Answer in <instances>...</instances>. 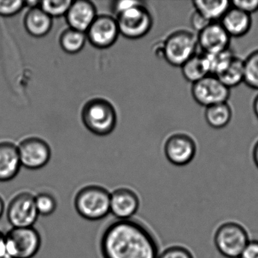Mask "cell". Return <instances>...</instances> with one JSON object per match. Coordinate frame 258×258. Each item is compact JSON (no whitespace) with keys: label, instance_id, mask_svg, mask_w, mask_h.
Wrapping results in <instances>:
<instances>
[{"label":"cell","instance_id":"cell-1","mask_svg":"<svg viewBox=\"0 0 258 258\" xmlns=\"http://www.w3.org/2000/svg\"><path fill=\"white\" fill-rule=\"evenodd\" d=\"M102 258H158L159 247L150 229L138 220H116L99 240Z\"/></svg>","mask_w":258,"mask_h":258},{"label":"cell","instance_id":"cell-2","mask_svg":"<svg viewBox=\"0 0 258 258\" xmlns=\"http://www.w3.org/2000/svg\"><path fill=\"white\" fill-rule=\"evenodd\" d=\"M197 35L189 30L179 29L170 33L157 49V54L170 66L180 68L197 53Z\"/></svg>","mask_w":258,"mask_h":258},{"label":"cell","instance_id":"cell-3","mask_svg":"<svg viewBox=\"0 0 258 258\" xmlns=\"http://www.w3.org/2000/svg\"><path fill=\"white\" fill-rule=\"evenodd\" d=\"M111 192L99 185H89L77 192L74 205L77 213L89 221H99L110 214Z\"/></svg>","mask_w":258,"mask_h":258},{"label":"cell","instance_id":"cell-4","mask_svg":"<svg viewBox=\"0 0 258 258\" xmlns=\"http://www.w3.org/2000/svg\"><path fill=\"white\" fill-rule=\"evenodd\" d=\"M83 123L95 135H109L117 124L115 108L106 99L96 98L87 102L81 112Z\"/></svg>","mask_w":258,"mask_h":258},{"label":"cell","instance_id":"cell-5","mask_svg":"<svg viewBox=\"0 0 258 258\" xmlns=\"http://www.w3.org/2000/svg\"><path fill=\"white\" fill-rule=\"evenodd\" d=\"M5 241L8 258H34L42 245L41 235L34 226L12 228L5 234Z\"/></svg>","mask_w":258,"mask_h":258},{"label":"cell","instance_id":"cell-6","mask_svg":"<svg viewBox=\"0 0 258 258\" xmlns=\"http://www.w3.org/2000/svg\"><path fill=\"white\" fill-rule=\"evenodd\" d=\"M249 241L247 230L235 222L220 225L214 235L216 248L227 258L239 257Z\"/></svg>","mask_w":258,"mask_h":258},{"label":"cell","instance_id":"cell-7","mask_svg":"<svg viewBox=\"0 0 258 258\" xmlns=\"http://www.w3.org/2000/svg\"><path fill=\"white\" fill-rule=\"evenodd\" d=\"M116 21L120 34L132 40L145 37L153 25L152 15L141 2L117 15Z\"/></svg>","mask_w":258,"mask_h":258},{"label":"cell","instance_id":"cell-8","mask_svg":"<svg viewBox=\"0 0 258 258\" xmlns=\"http://www.w3.org/2000/svg\"><path fill=\"white\" fill-rule=\"evenodd\" d=\"M34 196L28 191H22L11 199L7 206V217L13 228L34 226L39 217Z\"/></svg>","mask_w":258,"mask_h":258},{"label":"cell","instance_id":"cell-9","mask_svg":"<svg viewBox=\"0 0 258 258\" xmlns=\"http://www.w3.org/2000/svg\"><path fill=\"white\" fill-rule=\"evenodd\" d=\"M191 93L196 103L208 108L227 102L230 96V89L226 87L217 77L208 75L191 84Z\"/></svg>","mask_w":258,"mask_h":258},{"label":"cell","instance_id":"cell-10","mask_svg":"<svg viewBox=\"0 0 258 258\" xmlns=\"http://www.w3.org/2000/svg\"><path fill=\"white\" fill-rule=\"evenodd\" d=\"M164 152L169 162L182 167L189 164L194 159L197 152V144L189 134L174 133L166 140Z\"/></svg>","mask_w":258,"mask_h":258},{"label":"cell","instance_id":"cell-11","mask_svg":"<svg viewBox=\"0 0 258 258\" xmlns=\"http://www.w3.org/2000/svg\"><path fill=\"white\" fill-rule=\"evenodd\" d=\"M21 164L29 170H39L49 163L51 149L42 139L31 137L25 139L18 146Z\"/></svg>","mask_w":258,"mask_h":258},{"label":"cell","instance_id":"cell-12","mask_svg":"<svg viewBox=\"0 0 258 258\" xmlns=\"http://www.w3.org/2000/svg\"><path fill=\"white\" fill-rule=\"evenodd\" d=\"M119 34L116 19L105 15L96 16L86 32L90 43L102 49L111 47L117 41Z\"/></svg>","mask_w":258,"mask_h":258},{"label":"cell","instance_id":"cell-13","mask_svg":"<svg viewBox=\"0 0 258 258\" xmlns=\"http://www.w3.org/2000/svg\"><path fill=\"white\" fill-rule=\"evenodd\" d=\"M140 207V197L131 188L121 187L111 192L110 213L117 220L133 219L138 212Z\"/></svg>","mask_w":258,"mask_h":258},{"label":"cell","instance_id":"cell-14","mask_svg":"<svg viewBox=\"0 0 258 258\" xmlns=\"http://www.w3.org/2000/svg\"><path fill=\"white\" fill-rule=\"evenodd\" d=\"M196 35L202 53L214 54L229 49L231 37L220 22L210 24Z\"/></svg>","mask_w":258,"mask_h":258},{"label":"cell","instance_id":"cell-15","mask_svg":"<svg viewBox=\"0 0 258 258\" xmlns=\"http://www.w3.org/2000/svg\"><path fill=\"white\" fill-rule=\"evenodd\" d=\"M96 16V7L93 3L78 0L72 1L66 14V20L70 28L86 33Z\"/></svg>","mask_w":258,"mask_h":258},{"label":"cell","instance_id":"cell-16","mask_svg":"<svg viewBox=\"0 0 258 258\" xmlns=\"http://www.w3.org/2000/svg\"><path fill=\"white\" fill-rule=\"evenodd\" d=\"M18 146L10 142L0 143V182H9L17 176L21 170Z\"/></svg>","mask_w":258,"mask_h":258},{"label":"cell","instance_id":"cell-17","mask_svg":"<svg viewBox=\"0 0 258 258\" xmlns=\"http://www.w3.org/2000/svg\"><path fill=\"white\" fill-rule=\"evenodd\" d=\"M220 23L229 37L238 38L244 37L250 31L252 27L251 16L231 6Z\"/></svg>","mask_w":258,"mask_h":258},{"label":"cell","instance_id":"cell-18","mask_svg":"<svg viewBox=\"0 0 258 258\" xmlns=\"http://www.w3.org/2000/svg\"><path fill=\"white\" fill-rule=\"evenodd\" d=\"M24 25L28 34L32 37H45L50 31L52 19L48 16L40 7L30 9L25 16Z\"/></svg>","mask_w":258,"mask_h":258},{"label":"cell","instance_id":"cell-19","mask_svg":"<svg viewBox=\"0 0 258 258\" xmlns=\"http://www.w3.org/2000/svg\"><path fill=\"white\" fill-rule=\"evenodd\" d=\"M191 4L195 11L210 22H220L231 7V1L227 0H195Z\"/></svg>","mask_w":258,"mask_h":258},{"label":"cell","instance_id":"cell-20","mask_svg":"<svg viewBox=\"0 0 258 258\" xmlns=\"http://www.w3.org/2000/svg\"><path fill=\"white\" fill-rule=\"evenodd\" d=\"M181 72L185 81L191 84L210 75L209 66L204 53H196L181 66Z\"/></svg>","mask_w":258,"mask_h":258},{"label":"cell","instance_id":"cell-21","mask_svg":"<svg viewBox=\"0 0 258 258\" xmlns=\"http://www.w3.org/2000/svg\"><path fill=\"white\" fill-rule=\"evenodd\" d=\"M232 117V108L228 102L205 108V120L214 129L220 130L226 127L230 123Z\"/></svg>","mask_w":258,"mask_h":258},{"label":"cell","instance_id":"cell-22","mask_svg":"<svg viewBox=\"0 0 258 258\" xmlns=\"http://www.w3.org/2000/svg\"><path fill=\"white\" fill-rule=\"evenodd\" d=\"M217 78L230 90L244 83V61L235 55L229 66Z\"/></svg>","mask_w":258,"mask_h":258},{"label":"cell","instance_id":"cell-23","mask_svg":"<svg viewBox=\"0 0 258 258\" xmlns=\"http://www.w3.org/2000/svg\"><path fill=\"white\" fill-rule=\"evenodd\" d=\"M87 39L86 33L69 28L61 34L60 45L61 49L67 53H78L82 50Z\"/></svg>","mask_w":258,"mask_h":258},{"label":"cell","instance_id":"cell-24","mask_svg":"<svg viewBox=\"0 0 258 258\" xmlns=\"http://www.w3.org/2000/svg\"><path fill=\"white\" fill-rule=\"evenodd\" d=\"M205 54V53H204ZM209 66L210 75L217 77L220 75L228 66L235 56L230 49L223 52L214 54H205Z\"/></svg>","mask_w":258,"mask_h":258},{"label":"cell","instance_id":"cell-25","mask_svg":"<svg viewBox=\"0 0 258 258\" xmlns=\"http://www.w3.org/2000/svg\"><path fill=\"white\" fill-rule=\"evenodd\" d=\"M244 83L258 90V49L252 51L244 60Z\"/></svg>","mask_w":258,"mask_h":258},{"label":"cell","instance_id":"cell-26","mask_svg":"<svg viewBox=\"0 0 258 258\" xmlns=\"http://www.w3.org/2000/svg\"><path fill=\"white\" fill-rule=\"evenodd\" d=\"M34 201L39 216L48 217L52 215L58 208L56 199L50 193H38L37 196H34Z\"/></svg>","mask_w":258,"mask_h":258},{"label":"cell","instance_id":"cell-27","mask_svg":"<svg viewBox=\"0 0 258 258\" xmlns=\"http://www.w3.org/2000/svg\"><path fill=\"white\" fill-rule=\"evenodd\" d=\"M72 4V0H44L39 7L52 19L66 16Z\"/></svg>","mask_w":258,"mask_h":258},{"label":"cell","instance_id":"cell-28","mask_svg":"<svg viewBox=\"0 0 258 258\" xmlns=\"http://www.w3.org/2000/svg\"><path fill=\"white\" fill-rule=\"evenodd\" d=\"M25 7L22 0H0V16L11 17L16 16Z\"/></svg>","mask_w":258,"mask_h":258},{"label":"cell","instance_id":"cell-29","mask_svg":"<svg viewBox=\"0 0 258 258\" xmlns=\"http://www.w3.org/2000/svg\"><path fill=\"white\" fill-rule=\"evenodd\" d=\"M158 258H194V256L186 247L173 245L163 250Z\"/></svg>","mask_w":258,"mask_h":258},{"label":"cell","instance_id":"cell-30","mask_svg":"<svg viewBox=\"0 0 258 258\" xmlns=\"http://www.w3.org/2000/svg\"><path fill=\"white\" fill-rule=\"evenodd\" d=\"M231 6L249 16L258 12V0H234Z\"/></svg>","mask_w":258,"mask_h":258},{"label":"cell","instance_id":"cell-31","mask_svg":"<svg viewBox=\"0 0 258 258\" xmlns=\"http://www.w3.org/2000/svg\"><path fill=\"white\" fill-rule=\"evenodd\" d=\"M213 23L207 20L202 15L199 14L198 12L194 11L190 18V24L192 28L193 31H196V34L202 31L204 28H206L208 25Z\"/></svg>","mask_w":258,"mask_h":258},{"label":"cell","instance_id":"cell-32","mask_svg":"<svg viewBox=\"0 0 258 258\" xmlns=\"http://www.w3.org/2000/svg\"><path fill=\"white\" fill-rule=\"evenodd\" d=\"M238 258H258V241H249Z\"/></svg>","mask_w":258,"mask_h":258},{"label":"cell","instance_id":"cell-33","mask_svg":"<svg viewBox=\"0 0 258 258\" xmlns=\"http://www.w3.org/2000/svg\"><path fill=\"white\" fill-rule=\"evenodd\" d=\"M139 1H117L113 4V10L116 14H120V13L126 11L132 7H135L137 4H140Z\"/></svg>","mask_w":258,"mask_h":258},{"label":"cell","instance_id":"cell-34","mask_svg":"<svg viewBox=\"0 0 258 258\" xmlns=\"http://www.w3.org/2000/svg\"><path fill=\"white\" fill-rule=\"evenodd\" d=\"M4 256H7L5 234L0 231V257H4Z\"/></svg>","mask_w":258,"mask_h":258},{"label":"cell","instance_id":"cell-35","mask_svg":"<svg viewBox=\"0 0 258 258\" xmlns=\"http://www.w3.org/2000/svg\"><path fill=\"white\" fill-rule=\"evenodd\" d=\"M252 158H253V163L258 168V140L255 142L252 149Z\"/></svg>","mask_w":258,"mask_h":258},{"label":"cell","instance_id":"cell-36","mask_svg":"<svg viewBox=\"0 0 258 258\" xmlns=\"http://www.w3.org/2000/svg\"><path fill=\"white\" fill-rule=\"evenodd\" d=\"M253 111L255 116L258 119V94L255 96L253 102Z\"/></svg>","mask_w":258,"mask_h":258},{"label":"cell","instance_id":"cell-37","mask_svg":"<svg viewBox=\"0 0 258 258\" xmlns=\"http://www.w3.org/2000/svg\"><path fill=\"white\" fill-rule=\"evenodd\" d=\"M6 211L5 202L3 198L0 196V219L2 218Z\"/></svg>","mask_w":258,"mask_h":258},{"label":"cell","instance_id":"cell-38","mask_svg":"<svg viewBox=\"0 0 258 258\" xmlns=\"http://www.w3.org/2000/svg\"><path fill=\"white\" fill-rule=\"evenodd\" d=\"M0 258H8V257H7V256H4V257H0Z\"/></svg>","mask_w":258,"mask_h":258}]
</instances>
